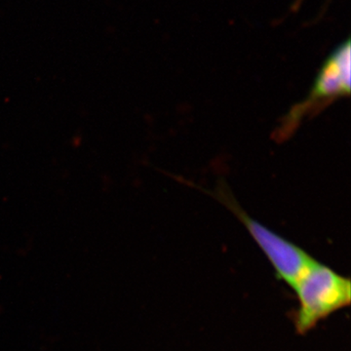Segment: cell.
<instances>
[{
    "label": "cell",
    "mask_w": 351,
    "mask_h": 351,
    "mask_svg": "<svg viewBox=\"0 0 351 351\" xmlns=\"http://www.w3.org/2000/svg\"><path fill=\"white\" fill-rule=\"evenodd\" d=\"M299 306L291 313L295 331L306 335L320 321L350 306L351 281L316 261L292 289Z\"/></svg>",
    "instance_id": "6da1fadb"
},
{
    "label": "cell",
    "mask_w": 351,
    "mask_h": 351,
    "mask_svg": "<svg viewBox=\"0 0 351 351\" xmlns=\"http://www.w3.org/2000/svg\"><path fill=\"white\" fill-rule=\"evenodd\" d=\"M215 199L225 205L243 223L252 239L260 247L265 257L271 263L277 278L294 288L298 281L316 262L307 252L272 232L260 221H256L240 206L225 182H221L213 191H206Z\"/></svg>",
    "instance_id": "7a4b0ae2"
},
{
    "label": "cell",
    "mask_w": 351,
    "mask_h": 351,
    "mask_svg": "<svg viewBox=\"0 0 351 351\" xmlns=\"http://www.w3.org/2000/svg\"><path fill=\"white\" fill-rule=\"evenodd\" d=\"M350 40L339 44L322 64L311 91L295 104L281 120L276 132L277 140L290 138L306 117L317 114L332 103L345 98L351 91Z\"/></svg>",
    "instance_id": "3957f363"
}]
</instances>
